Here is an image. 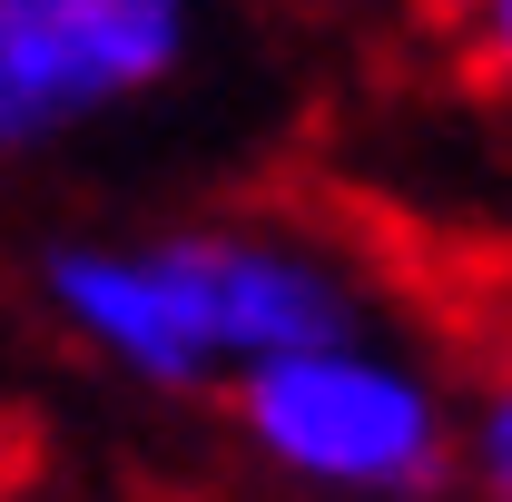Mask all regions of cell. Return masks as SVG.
<instances>
[{
	"label": "cell",
	"instance_id": "277c9868",
	"mask_svg": "<svg viewBox=\"0 0 512 502\" xmlns=\"http://www.w3.org/2000/svg\"><path fill=\"white\" fill-rule=\"evenodd\" d=\"M453 483L473 502H512V394H473L453 404Z\"/></svg>",
	"mask_w": 512,
	"mask_h": 502
},
{
	"label": "cell",
	"instance_id": "3957f363",
	"mask_svg": "<svg viewBox=\"0 0 512 502\" xmlns=\"http://www.w3.org/2000/svg\"><path fill=\"white\" fill-rule=\"evenodd\" d=\"M197 50V0H0V168L158 99Z\"/></svg>",
	"mask_w": 512,
	"mask_h": 502
},
{
	"label": "cell",
	"instance_id": "6da1fadb",
	"mask_svg": "<svg viewBox=\"0 0 512 502\" xmlns=\"http://www.w3.org/2000/svg\"><path fill=\"white\" fill-rule=\"evenodd\" d=\"M40 306L79 355L148 394H217L266 355L375 325L345 256L286 227H158V237H60L40 247Z\"/></svg>",
	"mask_w": 512,
	"mask_h": 502
},
{
	"label": "cell",
	"instance_id": "7a4b0ae2",
	"mask_svg": "<svg viewBox=\"0 0 512 502\" xmlns=\"http://www.w3.org/2000/svg\"><path fill=\"white\" fill-rule=\"evenodd\" d=\"M256 463L306 502H444L453 493V394L424 355L375 325L266 355L217 384Z\"/></svg>",
	"mask_w": 512,
	"mask_h": 502
}]
</instances>
